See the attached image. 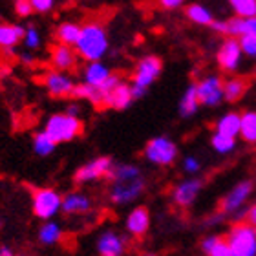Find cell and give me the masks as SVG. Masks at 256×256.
<instances>
[{
  "label": "cell",
  "instance_id": "obj_1",
  "mask_svg": "<svg viewBox=\"0 0 256 256\" xmlns=\"http://www.w3.org/2000/svg\"><path fill=\"white\" fill-rule=\"evenodd\" d=\"M106 178L110 180V200L116 205H126L144 190L143 172L136 165H114Z\"/></svg>",
  "mask_w": 256,
  "mask_h": 256
},
{
  "label": "cell",
  "instance_id": "obj_2",
  "mask_svg": "<svg viewBox=\"0 0 256 256\" xmlns=\"http://www.w3.org/2000/svg\"><path fill=\"white\" fill-rule=\"evenodd\" d=\"M108 52V35L97 22H88L80 28L79 40L75 44V54L88 62H99Z\"/></svg>",
  "mask_w": 256,
  "mask_h": 256
},
{
  "label": "cell",
  "instance_id": "obj_3",
  "mask_svg": "<svg viewBox=\"0 0 256 256\" xmlns=\"http://www.w3.org/2000/svg\"><path fill=\"white\" fill-rule=\"evenodd\" d=\"M225 240L232 256H256V229L247 222L232 225Z\"/></svg>",
  "mask_w": 256,
  "mask_h": 256
},
{
  "label": "cell",
  "instance_id": "obj_4",
  "mask_svg": "<svg viewBox=\"0 0 256 256\" xmlns=\"http://www.w3.org/2000/svg\"><path fill=\"white\" fill-rule=\"evenodd\" d=\"M44 132L54 139L55 143H68L82 132V123L79 118H72L68 114H55L48 119Z\"/></svg>",
  "mask_w": 256,
  "mask_h": 256
},
{
  "label": "cell",
  "instance_id": "obj_5",
  "mask_svg": "<svg viewBox=\"0 0 256 256\" xmlns=\"http://www.w3.org/2000/svg\"><path fill=\"white\" fill-rule=\"evenodd\" d=\"M144 158L154 165H172L178 158V146L168 138H154L144 144Z\"/></svg>",
  "mask_w": 256,
  "mask_h": 256
},
{
  "label": "cell",
  "instance_id": "obj_6",
  "mask_svg": "<svg viewBox=\"0 0 256 256\" xmlns=\"http://www.w3.org/2000/svg\"><path fill=\"white\" fill-rule=\"evenodd\" d=\"M62 208V198L54 188H37L33 192V212L40 220L54 218Z\"/></svg>",
  "mask_w": 256,
  "mask_h": 256
},
{
  "label": "cell",
  "instance_id": "obj_7",
  "mask_svg": "<svg viewBox=\"0 0 256 256\" xmlns=\"http://www.w3.org/2000/svg\"><path fill=\"white\" fill-rule=\"evenodd\" d=\"M200 104L205 106H216L224 101V80L218 75H208L196 84Z\"/></svg>",
  "mask_w": 256,
  "mask_h": 256
},
{
  "label": "cell",
  "instance_id": "obj_8",
  "mask_svg": "<svg viewBox=\"0 0 256 256\" xmlns=\"http://www.w3.org/2000/svg\"><path fill=\"white\" fill-rule=\"evenodd\" d=\"M161 68H163V64H161L160 57H156V55H146V57H143V59L138 62V68H136V74H134L132 84L146 90V88L160 77Z\"/></svg>",
  "mask_w": 256,
  "mask_h": 256
},
{
  "label": "cell",
  "instance_id": "obj_9",
  "mask_svg": "<svg viewBox=\"0 0 256 256\" xmlns=\"http://www.w3.org/2000/svg\"><path fill=\"white\" fill-rule=\"evenodd\" d=\"M252 188H254V185H252V182H249V180L240 182L236 187L230 188V190L227 192V196L222 200V205H220L222 214H232V212H236V210H240V208L246 205L247 200H249V196L252 194Z\"/></svg>",
  "mask_w": 256,
  "mask_h": 256
},
{
  "label": "cell",
  "instance_id": "obj_10",
  "mask_svg": "<svg viewBox=\"0 0 256 256\" xmlns=\"http://www.w3.org/2000/svg\"><path fill=\"white\" fill-rule=\"evenodd\" d=\"M242 55H244V52H242L240 40L229 37L222 42L216 59H218L220 68L224 70V72H234V70H238V66L242 62Z\"/></svg>",
  "mask_w": 256,
  "mask_h": 256
},
{
  "label": "cell",
  "instance_id": "obj_11",
  "mask_svg": "<svg viewBox=\"0 0 256 256\" xmlns=\"http://www.w3.org/2000/svg\"><path fill=\"white\" fill-rule=\"evenodd\" d=\"M112 160L102 156V158H96L92 160L90 163H86L75 172V182L77 183H88L94 182V180H99V178H106L112 170Z\"/></svg>",
  "mask_w": 256,
  "mask_h": 256
},
{
  "label": "cell",
  "instance_id": "obj_12",
  "mask_svg": "<svg viewBox=\"0 0 256 256\" xmlns=\"http://www.w3.org/2000/svg\"><path fill=\"white\" fill-rule=\"evenodd\" d=\"M46 90L52 97H72L74 96L75 84L66 74L60 72H50L42 79Z\"/></svg>",
  "mask_w": 256,
  "mask_h": 256
},
{
  "label": "cell",
  "instance_id": "obj_13",
  "mask_svg": "<svg viewBox=\"0 0 256 256\" xmlns=\"http://www.w3.org/2000/svg\"><path fill=\"white\" fill-rule=\"evenodd\" d=\"M126 249L124 238L114 230H106L97 240V251L102 256H121Z\"/></svg>",
  "mask_w": 256,
  "mask_h": 256
},
{
  "label": "cell",
  "instance_id": "obj_14",
  "mask_svg": "<svg viewBox=\"0 0 256 256\" xmlns=\"http://www.w3.org/2000/svg\"><path fill=\"white\" fill-rule=\"evenodd\" d=\"M50 62L54 66V72L64 74V72L75 68V64H77V54H75V50H72L70 46L57 44V46H54V50H52Z\"/></svg>",
  "mask_w": 256,
  "mask_h": 256
},
{
  "label": "cell",
  "instance_id": "obj_15",
  "mask_svg": "<svg viewBox=\"0 0 256 256\" xmlns=\"http://www.w3.org/2000/svg\"><path fill=\"white\" fill-rule=\"evenodd\" d=\"M150 227V214L146 207H136L130 210V214L126 216V229L130 234L138 236H144L148 232Z\"/></svg>",
  "mask_w": 256,
  "mask_h": 256
},
{
  "label": "cell",
  "instance_id": "obj_16",
  "mask_svg": "<svg viewBox=\"0 0 256 256\" xmlns=\"http://www.w3.org/2000/svg\"><path fill=\"white\" fill-rule=\"evenodd\" d=\"M200 190H202V182L200 180H187V182L180 183L174 188V192H172L174 203H176L178 207H188V205L194 203Z\"/></svg>",
  "mask_w": 256,
  "mask_h": 256
},
{
  "label": "cell",
  "instance_id": "obj_17",
  "mask_svg": "<svg viewBox=\"0 0 256 256\" xmlns=\"http://www.w3.org/2000/svg\"><path fill=\"white\" fill-rule=\"evenodd\" d=\"M132 101H134V97H132V88H130V84L121 82V84L116 86V88L104 97V106L116 108V110H124Z\"/></svg>",
  "mask_w": 256,
  "mask_h": 256
},
{
  "label": "cell",
  "instance_id": "obj_18",
  "mask_svg": "<svg viewBox=\"0 0 256 256\" xmlns=\"http://www.w3.org/2000/svg\"><path fill=\"white\" fill-rule=\"evenodd\" d=\"M225 35H230V38L247 37V35H256V16L254 18H229L225 20Z\"/></svg>",
  "mask_w": 256,
  "mask_h": 256
},
{
  "label": "cell",
  "instance_id": "obj_19",
  "mask_svg": "<svg viewBox=\"0 0 256 256\" xmlns=\"http://www.w3.org/2000/svg\"><path fill=\"white\" fill-rule=\"evenodd\" d=\"M92 208V200L82 192H70L62 198V208L66 214H84Z\"/></svg>",
  "mask_w": 256,
  "mask_h": 256
},
{
  "label": "cell",
  "instance_id": "obj_20",
  "mask_svg": "<svg viewBox=\"0 0 256 256\" xmlns=\"http://www.w3.org/2000/svg\"><path fill=\"white\" fill-rule=\"evenodd\" d=\"M110 70L104 66V64L99 60V62H90L82 72V77H84V84L94 86V88H101L108 79H110Z\"/></svg>",
  "mask_w": 256,
  "mask_h": 256
},
{
  "label": "cell",
  "instance_id": "obj_21",
  "mask_svg": "<svg viewBox=\"0 0 256 256\" xmlns=\"http://www.w3.org/2000/svg\"><path fill=\"white\" fill-rule=\"evenodd\" d=\"M26 30L18 24L2 22L0 24V48H15L16 44L24 40Z\"/></svg>",
  "mask_w": 256,
  "mask_h": 256
},
{
  "label": "cell",
  "instance_id": "obj_22",
  "mask_svg": "<svg viewBox=\"0 0 256 256\" xmlns=\"http://www.w3.org/2000/svg\"><path fill=\"white\" fill-rule=\"evenodd\" d=\"M240 126H242L240 114L229 112L218 119V123H216V134H222V136L236 139V136H240Z\"/></svg>",
  "mask_w": 256,
  "mask_h": 256
},
{
  "label": "cell",
  "instance_id": "obj_23",
  "mask_svg": "<svg viewBox=\"0 0 256 256\" xmlns=\"http://www.w3.org/2000/svg\"><path fill=\"white\" fill-rule=\"evenodd\" d=\"M247 84L246 79H242V77H230L224 82V99L225 101H230V102H236L240 101L242 97L246 96Z\"/></svg>",
  "mask_w": 256,
  "mask_h": 256
},
{
  "label": "cell",
  "instance_id": "obj_24",
  "mask_svg": "<svg viewBox=\"0 0 256 256\" xmlns=\"http://www.w3.org/2000/svg\"><path fill=\"white\" fill-rule=\"evenodd\" d=\"M80 28L79 24H75V22H62L59 24L57 28V32H55V37L59 40V44L62 46H75L77 40H79V35H80Z\"/></svg>",
  "mask_w": 256,
  "mask_h": 256
},
{
  "label": "cell",
  "instance_id": "obj_25",
  "mask_svg": "<svg viewBox=\"0 0 256 256\" xmlns=\"http://www.w3.org/2000/svg\"><path fill=\"white\" fill-rule=\"evenodd\" d=\"M202 249L207 256H232L230 247L222 236H208L202 242Z\"/></svg>",
  "mask_w": 256,
  "mask_h": 256
},
{
  "label": "cell",
  "instance_id": "obj_26",
  "mask_svg": "<svg viewBox=\"0 0 256 256\" xmlns=\"http://www.w3.org/2000/svg\"><path fill=\"white\" fill-rule=\"evenodd\" d=\"M72 97H77V99H86V101H90L92 104H96V106H104V94H102L99 88H94V86H88V84H75V90H74V96Z\"/></svg>",
  "mask_w": 256,
  "mask_h": 256
},
{
  "label": "cell",
  "instance_id": "obj_27",
  "mask_svg": "<svg viewBox=\"0 0 256 256\" xmlns=\"http://www.w3.org/2000/svg\"><path fill=\"white\" fill-rule=\"evenodd\" d=\"M200 108V99H198V92H196V84H192L187 88V92L183 94L182 101H180V114L183 118H190L198 112Z\"/></svg>",
  "mask_w": 256,
  "mask_h": 256
},
{
  "label": "cell",
  "instance_id": "obj_28",
  "mask_svg": "<svg viewBox=\"0 0 256 256\" xmlns=\"http://www.w3.org/2000/svg\"><path fill=\"white\" fill-rule=\"evenodd\" d=\"M187 16H188V20H192L194 24H200V26H212L214 24V16H212V13H210V10H207V8L202 4L188 6Z\"/></svg>",
  "mask_w": 256,
  "mask_h": 256
},
{
  "label": "cell",
  "instance_id": "obj_29",
  "mask_svg": "<svg viewBox=\"0 0 256 256\" xmlns=\"http://www.w3.org/2000/svg\"><path fill=\"white\" fill-rule=\"evenodd\" d=\"M60 236H62V229L55 222L44 224L40 227V230H38V240L42 242L44 246H54V244H57L60 240Z\"/></svg>",
  "mask_w": 256,
  "mask_h": 256
},
{
  "label": "cell",
  "instance_id": "obj_30",
  "mask_svg": "<svg viewBox=\"0 0 256 256\" xmlns=\"http://www.w3.org/2000/svg\"><path fill=\"white\" fill-rule=\"evenodd\" d=\"M240 136L247 143H256V112L242 114Z\"/></svg>",
  "mask_w": 256,
  "mask_h": 256
},
{
  "label": "cell",
  "instance_id": "obj_31",
  "mask_svg": "<svg viewBox=\"0 0 256 256\" xmlns=\"http://www.w3.org/2000/svg\"><path fill=\"white\" fill-rule=\"evenodd\" d=\"M55 146H57V143L46 132H38L33 136V150L38 156H50L55 150Z\"/></svg>",
  "mask_w": 256,
  "mask_h": 256
},
{
  "label": "cell",
  "instance_id": "obj_32",
  "mask_svg": "<svg viewBox=\"0 0 256 256\" xmlns=\"http://www.w3.org/2000/svg\"><path fill=\"white\" fill-rule=\"evenodd\" d=\"M230 8L238 18H254L256 0H230Z\"/></svg>",
  "mask_w": 256,
  "mask_h": 256
},
{
  "label": "cell",
  "instance_id": "obj_33",
  "mask_svg": "<svg viewBox=\"0 0 256 256\" xmlns=\"http://www.w3.org/2000/svg\"><path fill=\"white\" fill-rule=\"evenodd\" d=\"M210 143H212V148L220 154H229L232 152L236 146V139L232 138H227V136H222V134H212V139H210Z\"/></svg>",
  "mask_w": 256,
  "mask_h": 256
},
{
  "label": "cell",
  "instance_id": "obj_34",
  "mask_svg": "<svg viewBox=\"0 0 256 256\" xmlns=\"http://www.w3.org/2000/svg\"><path fill=\"white\" fill-rule=\"evenodd\" d=\"M242 46V52L249 57H256V35H247V37L238 38Z\"/></svg>",
  "mask_w": 256,
  "mask_h": 256
},
{
  "label": "cell",
  "instance_id": "obj_35",
  "mask_svg": "<svg viewBox=\"0 0 256 256\" xmlns=\"http://www.w3.org/2000/svg\"><path fill=\"white\" fill-rule=\"evenodd\" d=\"M24 44H26V48L30 50H35L40 46V35H38L37 28H28L26 30V35H24Z\"/></svg>",
  "mask_w": 256,
  "mask_h": 256
},
{
  "label": "cell",
  "instance_id": "obj_36",
  "mask_svg": "<svg viewBox=\"0 0 256 256\" xmlns=\"http://www.w3.org/2000/svg\"><path fill=\"white\" fill-rule=\"evenodd\" d=\"M15 13L18 16H30L33 13V6L32 2H28V0H16L15 2Z\"/></svg>",
  "mask_w": 256,
  "mask_h": 256
},
{
  "label": "cell",
  "instance_id": "obj_37",
  "mask_svg": "<svg viewBox=\"0 0 256 256\" xmlns=\"http://www.w3.org/2000/svg\"><path fill=\"white\" fill-rule=\"evenodd\" d=\"M32 6L33 11H38V13H48V11L54 10V2L52 0H33Z\"/></svg>",
  "mask_w": 256,
  "mask_h": 256
},
{
  "label": "cell",
  "instance_id": "obj_38",
  "mask_svg": "<svg viewBox=\"0 0 256 256\" xmlns=\"http://www.w3.org/2000/svg\"><path fill=\"white\" fill-rule=\"evenodd\" d=\"M183 168H185V172H188V174H194V172L200 170V161H198L194 156H187L185 161H183Z\"/></svg>",
  "mask_w": 256,
  "mask_h": 256
},
{
  "label": "cell",
  "instance_id": "obj_39",
  "mask_svg": "<svg viewBox=\"0 0 256 256\" xmlns=\"http://www.w3.org/2000/svg\"><path fill=\"white\" fill-rule=\"evenodd\" d=\"M161 8H165V10H178L180 6H183L182 0H161L160 2Z\"/></svg>",
  "mask_w": 256,
  "mask_h": 256
},
{
  "label": "cell",
  "instance_id": "obj_40",
  "mask_svg": "<svg viewBox=\"0 0 256 256\" xmlns=\"http://www.w3.org/2000/svg\"><path fill=\"white\" fill-rule=\"evenodd\" d=\"M247 224L252 225L256 229V203L252 207H249V210H247Z\"/></svg>",
  "mask_w": 256,
  "mask_h": 256
},
{
  "label": "cell",
  "instance_id": "obj_41",
  "mask_svg": "<svg viewBox=\"0 0 256 256\" xmlns=\"http://www.w3.org/2000/svg\"><path fill=\"white\" fill-rule=\"evenodd\" d=\"M66 114H68V116H72V118H77V116H79V106H77V104H72Z\"/></svg>",
  "mask_w": 256,
  "mask_h": 256
},
{
  "label": "cell",
  "instance_id": "obj_42",
  "mask_svg": "<svg viewBox=\"0 0 256 256\" xmlns=\"http://www.w3.org/2000/svg\"><path fill=\"white\" fill-rule=\"evenodd\" d=\"M0 256H13V251L10 247H0Z\"/></svg>",
  "mask_w": 256,
  "mask_h": 256
},
{
  "label": "cell",
  "instance_id": "obj_43",
  "mask_svg": "<svg viewBox=\"0 0 256 256\" xmlns=\"http://www.w3.org/2000/svg\"><path fill=\"white\" fill-rule=\"evenodd\" d=\"M146 256H156V254H146Z\"/></svg>",
  "mask_w": 256,
  "mask_h": 256
},
{
  "label": "cell",
  "instance_id": "obj_44",
  "mask_svg": "<svg viewBox=\"0 0 256 256\" xmlns=\"http://www.w3.org/2000/svg\"><path fill=\"white\" fill-rule=\"evenodd\" d=\"M0 224H2V222H0Z\"/></svg>",
  "mask_w": 256,
  "mask_h": 256
}]
</instances>
